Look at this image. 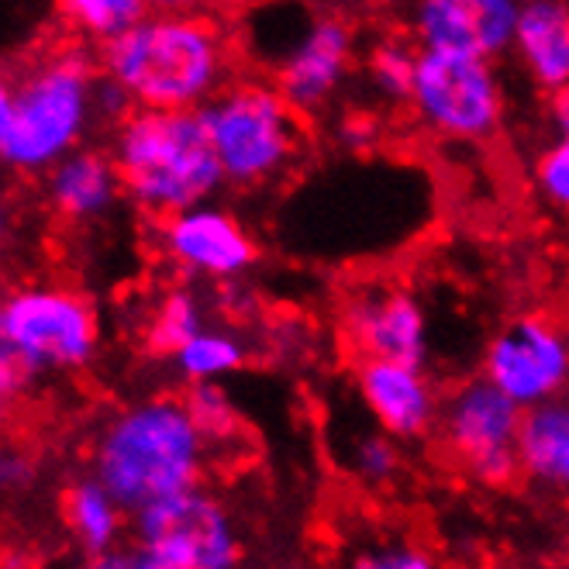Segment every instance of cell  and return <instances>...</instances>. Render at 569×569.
Wrapping results in <instances>:
<instances>
[{
    "mask_svg": "<svg viewBox=\"0 0 569 569\" xmlns=\"http://www.w3.org/2000/svg\"><path fill=\"white\" fill-rule=\"evenodd\" d=\"M100 70L124 87L136 108L197 111L231 83V46L224 28L204 11H149L100 46Z\"/></svg>",
    "mask_w": 569,
    "mask_h": 569,
    "instance_id": "obj_1",
    "label": "cell"
},
{
    "mask_svg": "<svg viewBox=\"0 0 569 569\" xmlns=\"http://www.w3.org/2000/svg\"><path fill=\"white\" fill-rule=\"evenodd\" d=\"M214 452L193 425L183 397H146L97 431L90 470L118 505L136 515L159 497L204 483Z\"/></svg>",
    "mask_w": 569,
    "mask_h": 569,
    "instance_id": "obj_2",
    "label": "cell"
},
{
    "mask_svg": "<svg viewBox=\"0 0 569 569\" xmlns=\"http://www.w3.org/2000/svg\"><path fill=\"white\" fill-rule=\"evenodd\" d=\"M108 152L121 173L124 197L156 221L204 204L224 187L200 108H136L114 124Z\"/></svg>",
    "mask_w": 569,
    "mask_h": 569,
    "instance_id": "obj_3",
    "label": "cell"
},
{
    "mask_svg": "<svg viewBox=\"0 0 569 569\" xmlns=\"http://www.w3.org/2000/svg\"><path fill=\"white\" fill-rule=\"evenodd\" d=\"M100 66L83 49L49 52L14 77L11 118L0 139V166L21 177H42L83 146L97 121L93 90Z\"/></svg>",
    "mask_w": 569,
    "mask_h": 569,
    "instance_id": "obj_4",
    "label": "cell"
},
{
    "mask_svg": "<svg viewBox=\"0 0 569 569\" xmlns=\"http://www.w3.org/2000/svg\"><path fill=\"white\" fill-rule=\"evenodd\" d=\"M200 114L208 121L224 183L242 190L287 177L308 146L305 114L277 90V83L231 80L200 108Z\"/></svg>",
    "mask_w": 569,
    "mask_h": 569,
    "instance_id": "obj_5",
    "label": "cell"
},
{
    "mask_svg": "<svg viewBox=\"0 0 569 569\" xmlns=\"http://www.w3.org/2000/svg\"><path fill=\"white\" fill-rule=\"evenodd\" d=\"M97 562L108 569H231L242 562V535L224 500L197 483L131 515V549H114Z\"/></svg>",
    "mask_w": 569,
    "mask_h": 569,
    "instance_id": "obj_6",
    "label": "cell"
},
{
    "mask_svg": "<svg viewBox=\"0 0 569 569\" xmlns=\"http://www.w3.org/2000/svg\"><path fill=\"white\" fill-rule=\"evenodd\" d=\"M8 331L31 380L80 373L100 349V321L90 300L62 283H24L0 297Z\"/></svg>",
    "mask_w": 569,
    "mask_h": 569,
    "instance_id": "obj_7",
    "label": "cell"
},
{
    "mask_svg": "<svg viewBox=\"0 0 569 569\" xmlns=\"http://www.w3.org/2000/svg\"><path fill=\"white\" fill-rule=\"evenodd\" d=\"M408 108L431 136L470 146L487 142L500 131L508 114V93L493 59L421 49Z\"/></svg>",
    "mask_w": 569,
    "mask_h": 569,
    "instance_id": "obj_8",
    "label": "cell"
},
{
    "mask_svg": "<svg viewBox=\"0 0 569 569\" xmlns=\"http://www.w3.org/2000/svg\"><path fill=\"white\" fill-rule=\"evenodd\" d=\"M521 421L525 408L493 387L483 373L459 383L439 415V442L456 470L483 487H511L521 480Z\"/></svg>",
    "mask_w": 569,
    "mask_h": 569,
    "instance_id": "obj_9",
    "label": "cell"
},
{
    "mask_svg": "<svg viewBox=\"0 0 569 569\" xmlns=\"http://www.w3.org/2000/svg\"><path fill=\"white\" fill-rule=\"evenodd\" d=\"M483 377L528 411L569 390V325L549 315H518L483 356Z\"/></svg>",
    "mask_w": 569,
    "mask_h": 569,
    "instance_id": "obj_10",
    "label": "cell"
},
{
    "mask_svg": "<svg viewBox=\"0 0 569 569\" xmlns=\"http://www.w3.org/2000/svg\"><path fill=\"white\" fill-rule=\"evenodd\" d=\"M339 335L349 356L359 359H397L428 362V318L421 300L383 280H366L349 290L339 308Z\"/></svg>",
    "mask_w": 569,
    "mask_h": 569,
    "instance_id": "obj_11",
    "label": "cell"
},
{
    "mask_svg": "<svg viewBox=\"0 0 569 569\" xmlns=\"http://www.w3.org/2000/svg\"><path fill=\"white\" fill-rule=\"evenodd\" d=\"M159 249L180 273L200 280H239L259 259L249 228L211 200L159 218Z\"/></svg>",
    "mask_w": 569,
    "mask_h": 569,
    "instance_id": "obj_12",
    "label": "cell"
},
{
    "mask_svg": "<svg viewBox=\"0 0 569 569\" xmlns=\"http://www.w3.org/2000/svg\"><path fill=\"white\" fill-rule=\"evenodd\" d=\"M356 66L352 28L339 18H311L293 46L277 59V90L300 114H321L342 93Z\"/></svg>",
    "mask_w": 569,
    "mask_h": 569,
    "instance_id": "obj_13",
    "label": "cell"
},
{
    "mask_svg": "<svg viewBox=\"0 0 569 569\" xmlns=\"http://www.w3.org/2000/svg\"><path fill=\"white\" fill-rule=\"evenodd\" d=\"M521 0H415L411 31L418 49H449L500 59L515 46Z\"/></svg>",
    "mask_w": 569,
    "mask_h": 569,
    "instance_id": "obj_14",
    "label": "cell"
},
{
    "mask_svg": "<svg viewBox=\"0 0 569 569\" xmlns=\"http://www.w3.org/2000/svg\"><path fill=\"white\" fill-rule=\"evenodd\" d=\"M356 390L366 415L397 442H421L442 415V397L425 366L397 359H359Z\"/></svg>",
    "mask_w": 569,
    "mask_h": 569,
    "instance_id": "obj_15",
    "label": "cell"
},
{
    "mask_svg": "<svg viewBox=\"0 0 569 569\" xmlns=\"http://www.w3.org/2000/svg\"><path fill=\"white\" fill-rule=\"evenodd\" d=\"M42 180H46L49 208L62 221L73 224L108 218L124 197V183L111 152L87 149V146L62 156L49 173H42Z\"/></svg>",
    "mask_w": 569,
    "mask_h": 569,
    "instance_id": "obj_16",
    "label": "cell"
},
{
    "mask_svg": "<svg viewBox=\"0 0 569 569\" xmlns=\"http://www.w3.org/2000/svg\"><path fill=\"white\" fill-rule=\"evenodd\" d=\"M525 77L542 93L569 87V0H521L515 46Z\"/></svg>",
    "mask_w": 569,
    "mask_h": 569,
    "instance_id": "obj_17",
    "label": "cell"
},
{
    "mask_svg": "<svg viewBox=\"0 0 569 569\" xmlns=\"http://www.w3.org/2000/svg\"><path fill=\"white\" fill-rule=\"evenodd\" d=\"M521 473L546 490L569 497V400L556 397L525 411Z\"/></svg>",
    "mask_w": 569,
    "mask_h": 569,
    "instance_id": "obj_18",
    "label": "cell"
},
{
    "mask_svg": "<svg viewBox=\"0 0 569 569\" xmlns=\"http://www.w3.org/2000/svg\"><path fill=\"white\" fill-rule=\"evenodd\" d=\"M62 518H66V528H70V535H73V542L93 562L104 559L114 549H121L128 511L118 505V497L93 473L77 480L70 490L62 493Z\"/></svg>",
    "mask_w": 569,
    "mask_h": 569,
    "instance_id": "obj_19",
    "label": "cell"
},
{
    "mask_svg": "<svg viewBox=\"0 0 569 569\" xmlns=\"http://www.w3.org/2000/svg\"><path fill=\"white\" fill-rule=\"evenodd\" d=\"M246 359H249V352L239 335L214 328V325H204L197 335H190V339L170 356L173 370L180 373L183 383L224 380L231 373H239Z\"/></svg>",
    "mask_w": 569,
    "mask_h": 569,
    "instance_id": "obj_20",
    "label": "cell"
},
{
    "mask_svg": "<svg viewBox=\"0 0 569 569\" xmlns=\"http://www.w3.org/2000/svg\"><path fill=\"white\" fill-rule=\"evenodd\" d=\"M549 124L552 142L535 159L531 180L542 204L569 218V87L549 93Z\"/></svg>",
    "mask_w": 569,
    "mask_h": 569,
    "instance_id": "obj_21",
    "label": "cell"
},
{
    "mask_svg": "<svg viewBox=\"0 0 569 569\" xmlns=\"http://www.w3.org/2000/svg\"><path fill=\"white\" fill-rule=\"evenodd\" d=\"M418 42L405 39H383L366 56V83H370L373 97L383 100L387 108H408L415 73H418Z\"/></svg>",
    "mask_w": 569,
    "mask_h": 569,
    "instance_id": "obj_22",
    "label": "cell"
},
{
    "mask_svg": "<svg viewBox=\"0 0 569 569\" xmlns=\"http://www.w3.org/2000/svg\"><path fill=\"white\" fill-rule=\"evenodd\" d=\"M204 325H208V311L193 290L187 287L166 290L146 321V346L156 356H173Z\"/></svg>",
    "mask_w": 569,
    "mask_h": 569,
    "instance_id": "obj_23",
    "label": "cell"
},
{
    "mask_svg": "<svg viewBox=\"0 0 569 569\" xmlns=\"http://www.w3.org/2000/svg\"><path fill=\"white\" fill-rule=\"evenodd\" d=\"M183 405L193 418V425L204 435V442L211 446V452L218 449H231L242 439V415L236 408L231 393L221 387V380H208V383H187Z\"/></svg>",
    "mask_w": 569,
    "mask_h": 569,
    "instance_id": "obj_24",
    "label": "cell"
},
{
    "mask_svg": "<svg viewBox=\"0 0 569 569\" xmlns=\"http://www.w3.org/2000/svg\"><path fill=\"white\" fill-rule=\"evenodd\" d=\"M59 14L87 42L108 46L149 14L146 0H59Z\"/></svg>",
    "mask_w": 569,
    "mask_h": 569,
    "instance_id": "obj_25",
    "label": "cell"
},
{
    "mask_svg": "<svg viewBox=\"0 0 569 569\" xmlns=\"http://www.w3.org/2000/svg\"><path fill=\"white\" fill-rule=\"evenodd\" d=\"M346 470L362 487L383 490V487H390L400 477V470H405V452H400L393 435L377 425L373 431H359L356 439L349 442Z\"/></svg>",
    "mask_w": 569,
    "mask_h": 569,
    "instance_id": "obj_26",
    "label": "cell"
},
{
    "mask_svg": "<svg viewBox=\"0 0 569 569\" xmlns=\"http://www.w3.org/2000/svg\"><path fill=\"white\" fill-rule=\"evenodd\" d=\"M431 562L435 559L418 542L400 539V535H377L352 556V566L362 569H428Z\"/></svg>",
    "mask_w": 569,
    "mask_h": 569,
    "instance_id": "obj_27",
    "label": "cell"
},
{
    "mask_svg": "<svg viewBox=\"0 0 569 569\" xmlns=\"http://www.w3.org/2000/svg\"><path fill=\"white\" fill-rule=\"evenodd\" d=\"M335 139H339L342 149L356 152V156H366V152H373L377 142H380V121L373 111H342L339 124H335Z\"/></svg>",
    "mask_w": 569,
    "mask_h": 569,
    "instance_id": "obj_28",
    "label": "cell"
},
{
    "mask_svg": "<svg viewBox=\"0 0 569 569\" xmlns=\"http://www.w3.org/2000/svg\"><path fill=\"white\" fill-rule=\"evenodd\" d=\"M36 383L31 380V373L24 370V362H21V356L14 352V346H11V339H8V331L0 328V397L4 400H14Z\"/></svg>",
    "mask_w": 569,
    "mask_h": 569,
    "instance_id": "obj_29",
    "label": "cell"
},
{
    "mask_svg": "<svg viewBox=\"0 0 569 569\" xmlns=\"http://www.w3.org/2000/svg\"><path fill=\"white\" fill-rule=\"evenodd\" d=\"M31 473H36L31 459L18 446L0 442V497L24 490L31 483Z\"/></svg>",
    "mask_w": 569,
    "mask_h": 569,
    "instance_id": "obj_30",
    "label": "cell"
},
{
    "mask_svg": "<svg viewBox=\"0 0 569 569\" xmlns=\"http://www.w3.org/2000/svg\"><path fill=\"white\" fill-rule=\"evenodd\" d=\"M149 11L159 14H197V11H208L214 0H146Z\"/></svg>",
    "mask_w": 569,
    "mask_h": 569,
    "instance_id": "obj_31",
    "label": "cell"
},
{
    "mask_svg": "<svg viewBox=\"0 0 569 569\" xmlns=\"http://www.w3.org/2000/svg\"><path fill=\"white\" fill-rule=\"evenodd\" d=\"M11 236H14V200H11L8 187L0 183V252H4Z\"/></svg>",
    "mask_w": 569,
    "mask_h": 569,
    "instance_id": "obj_32",
    "label": "cell"
},
{
    "mask_svg": "<svg viewBox=\"0 0 569 569\" xmlns=\"http://www.w3.org/2000/svg\"><path fill=\"white\" fill-rule=\"evenodd\" d=\"M11 97H14V77L0 70V139H4V128L11 118Z\"/></svg>",
    "mask_w": 569,
    "mask_h": 569,
    "instance_id": "obj_33",
    "label": "cell"
},
{
    "mask_svg": "<svg viewBox=\"0 0 569 569\" xmlns=\"http://www.w3.org/2000/svg\"><path fill=\"white\" fill-rule=\"evenodd\" d=\"M8 421H11V400H4V397H0V435H4Z\"/></svg>",
    "mask_w": 569,
    "mask_h": 569,
    "instance_id": "obj_34",
    "label": "cell"
}]
</instances>
